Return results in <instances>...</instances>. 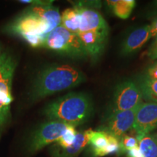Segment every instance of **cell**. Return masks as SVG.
Segmentation results:
<instances>
[{"instance_id": "obj_25", "label": "cell", "mask_w": 157, "mask_h": 157, "mask_svg": "<svg viewBox=\"0 0 157 157\" xmlns=\"http://www.w3.org/2000/svg\"><path fill=\"white\" fill-rule=\"evenodd\" d=\"M154 5H155V7H156V8H157V1L154 2Z\"/></svg>"}, {"instance_id": "obj_20", "label": "cell", "mask_w": 157, "mask_h": 157, "mask_svg": "<svg viewBox=\"0 0 157 157\" xmlns=\"http://www.w3.org/2000/svg\"><path fill=\"white\" fill-rule=\"evenodd\" d=\"M138 143L139 141L135 135H124L119 140V148H120L119 153H127L131 149L136 148L137 146H138Z\"/></svg>"}, {"instance_id": "obj_23", "label": "cell", "mask_w": 157, "mask_h": 157, "mask_svg": "<svg viewBox=\"0 0 157 157\" xmlns=\"http://www.w3.org/2000/svg\"><path fill=\"white\" fill-rule=\"evenodd\" d=\"M151 27V38L155 39L157 37V16L153 20Z\"/></svg>"}, {"instance_id": "obj_16", "label": "cell", "mask_w": 157, "mask_h": 157, "mask_svg": "<svg viewBox=\"0 0 157 157\" xmlns=\"http://www.w3.org/2000/svg\"><path fill=\"white\" fill-rule=\"evenodd\" d=\"M106 4L116 16L121 19H127L135 8L136 2L134 0L106 1Z\"/></svg>"}, {"instance_id": "obj_19", "label": "cell", "mask_w": 157, "mask_h": 157, "mask_svg": "<svg viewBox=\"0 0 157 157\" xmlns=\"http://www.w3.org/2000/svg\"><path fill=\"white\" fill-rule=\"evenodd\" d=\"M76 134H77V131L76 129V127L73 125H68L64 134L57 141L56 145L62 148H68L74 143L76 139Z\"/></svg>"}, {"instance_id": "obj_8", "label": "cell", "mask_w": 157, "mask_h": 157, "mask_svg": "<svg viewBox=\"0 0 157 157\" xmlns=\"http://www.w3.org/2000/svg\"><path fill=\"white\" fill-rule=\"evenodd\" d=\"M100 5V2L94 1L78 2L74 4L80 15L78 33L109 31L107 22L97 10Z\"/></svg>"}, {"instance_id": "obj_18", "label": "cell", "mask_w": 157, "mask_h": 157, "mask_svg": "<svg viewBox=\"0 0 157 157\" xmlns=\"http://www.w3.org/2000/svg\"><path fill=\"white\" fill-rule=\"evenodd\" d=\"M137 84L140 89L143 99L148 102L157 103V80L150 79L142 76L139 79Z\"/></svg>"}, {"instance_id": "obj_1", "label": "cell", "mask_w": 157, "mask_h": 157, "mask_svg": "<svg viewBox=\"0 0 157 157\" xmlns=\"http://www.w3.org/2000/svg\"><path fill=\"white\" fill-rule=\"evenodd\" d=\"M86 81L78 68L69 65H52L43 69L32 84L29 100L35 102L58 92L74 88Z\"/></svg>"}, {"instance_id": "obj_17", "label": "cell", "mask_w": 157, "mask_h": 157, "mask_svg": "<svg viewBox=\"0 0 157 157\" xmlns=\"http://www.w3.org/2000/svg\"><path fill=\"white\" fill-rule=\"evenodd\" d=\"M142 157H157V132L143 137L138 143Z\"/></svg>"}, {"instance_id": "obj_14", "label": "cell", "mask_w": 157, "mask_h": 157, "mask_svg": "<svg viewBox=\"0 0 157 157\" xmlns=\"http://www.w3.org/2000/svg\"><path fill=\"white\" fill-rule=\"evenodd\" d=\"M110 135L101 130L94 131L90 129L89 143L92 153L95 157L104 156V151L109 141Z\"/></svg>"}, {"instance_id": "obj_24", "label": "cell", "mask_w": 157, "mask_h": 157, "mask_svg": "<svg viewBox=\"0 0 157 157\" xmlns=\"http://www.w3.org/2000/svg\"><path fill=\"white\" fill-rule=\"evenodd\" d=\"M4 52H5V50H3L2 47V45L0 44V56H1L2 55V53H3Z\"/></svg>"}, {"instance_id": "obj_4", "label": "cell", "mask_w": 157, "mask_h": 157, "mask_svg": "<svg viewBox=\"0 0 157 157\" xmlns=\"http://www.w3.org/2000/svg\"><path fill=\"white\" fill-rule=\"evenodd\" d=\"M17 60L8 51L0 56V134L10 119L12 84Z\"/></svg>"}, {"instance_id": "obj_3", "label": "cell", "mask_w": 157, "mask_h": 157, "mask_svg": "<svg viewBox=\"0 0 157 157\" xmlns=\"http://www.w3.org/2000/svg\"><path fill=\"white\" fill-rule=\"evenodd\" d=\"M5 32L18 36L34 48H44L52 30L44 18L30 6L5 26Z\"/></svg>"}, {"instance_id": "obj_9", "label": "cell", "mask_w": 157, "mask_h": 157, "mask_svg": "<svg viewBox=\"0 0 157 157\" xmlns=\"http://www.w3.org/2000/svg\"><path fill=\"white\" fill-rule=\"evenodd\" d=\"M139 106L128 111L108 113L98 130L103 131L119 140L121 137L132 129Z\"/></svg>"}, {"instance_id": "obj_11", "label": "cell", "mask_w": 157, "mask_h": 157, "mask_svg": "<svg viewBox=\"0 0 157 157\" xmlns=\"http://www.w3.org/2000/svg\"><path fill=\"white\" fill-rule=\"evenodd\" d=\"M109 31H88L77 34L84 49L93 61H96L103 54L107 44Z\"/></svg>"}, {"instance_id": "obj_5", "label": "cell", "mask_w": 157, "mask_h": 157, "mask_svg": "<svg viewBox=\"0 0 157 157\" xmlns=\"http://www.w3.org/2000/svg\"><path fill=\"white\" fill-rule=\"evenodd\" d=\"M44 48L74 59L89 58L78 35L59 25L48 35Z\"/></svg>"}, {"instance_id": "obj_13", "label": "cell", "mask_w": 157, "mask_h": 157, "mask_svg": "<svg viewBox=\"0 0 157 157\" xmlns=\"http://www.w3.org/2000/svg\"><path fill=\"white\" fill-rule=\"evenodd\" d=\"M90 129L77 132L76 139L71 146L62 148L55 145L51 148L52 157H76L89 143Z\"/></svg>"}, {"instance_id": "obj_21", "label": "cell", "mask_w": 157, "mask_h": 157, "mask_svg": "<svg viewBox=\"0 0 157 157\" xmlns=\"http://www.w3.org/2000/svg\"><path fill=\"white\" fill-rule=\"evenodd\" d=\"M143 76L150 79L157 80V61L154 63L151 66H150L147 68L146 73Z\"/></svg>"}, {"instance_id": "obj_15", "label": "cell", "mask_w": 157, "mask_h": 157, "mask_svg": "<svg viewBox=\"0 0 157 157\" xmlns=\"http://www.w3.org/2000/svg\"><path fill=\"white\" fill-rule=\"evenodd\" d=\"M80 25V15L78 10L74 6L73 7L67 8L63 12L61 15L62 25L70 32L78 34Z\"/></svg>"}, {"instance_id": "obj_7", "label": "cell", "mask_w": 157, "mask_h": 157, "mask_svg": "<svg viewBox=\"0 0 157 157\" xmlns=\"http://www.w3.org/2000/svg\"><path fill=\"white\" fill-rule=\"evenodd\" d=\"M68 125L54 120H49L42 124L32 135L27 144L28 154H36L48 145L57 142L64 134Z\"/></svg>"}, {"instance_id": "obj_10", "label": "cell", "mask_w": 157, "mask_h": 157, "mask_svg": "<svg viewBox=\"0 0 157 157\" xmlns=\"http://www.w3.org/2000/svg\"><path fill=\"white\" fill-rule=\"evenodd\" d=\"M157 129V103L143 102L139 106L135 115L132 129L135 136L140 141L146 135Z\"/></svg>"}, {"instance_id": "obj_22", "label": "cell", "mask_w": 157, "mask_h": 157, "mask_svg": "<svg viewBox=\"0 0 157 157\" xmlns=\"http://www.w3.org/2000/svg\"><path fill=\"white\" fill-rule=\"evenodd\" d=\"M147 56L151 60H156L157 59V37L154 39V41L149 47Z\"/></svg>"}, {"instance_id": "obj_12", "label": "cell", "mask_w": 157, "mask_h": 157, "mask_svg": "<svg viewBox=\"0 0 157 157\" xmlns=\"http://www.w3.org/2000/svg\"><path fill=\"white\" fill-rule=\"evenodd\" d=\"M151 39L150 25H143L135 29L124 40L121 45V53L129 56L139 50Z\"/></svg>"}, {"instance_id": "obj_2", "label": "cell", "mask_w": 157, "mask_h": 157, "mask_svg": "<svg viewBox=\"0 0 157 157\" xmlns=\"http://www.w3.org/2000/svg\"><path fill=\"white\" fill-rule=\"evenodd\" d=\"M93 113L91 98L84 93H69L49 103L43 113L50 120L74 127L85 123Z\"/></svg>"}, {"instance_id": "obj_6", "label": "cell", "mask_w": 157, "mask_h": 157, "mask_svg": "<svg viewBox=\"0 0 157 157\" xmlns=\"http://www.w3.org/2000/svg\"><path fill=\"white\" fill-rule=\"evenodd\" d=\"M143 103L138 84L132 80H125L116 86L109 113L135 109Z\"/></svg>"}]
</instances>
